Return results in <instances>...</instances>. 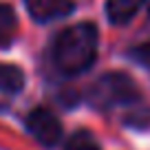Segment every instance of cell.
Returning <instances> with one entry per match:
<instances>
[{
    "instance_id": "cell-3",
    "label": "cell",
    "mask_w": 150,
    "mask_h": 150,
    "mask_svg": "<svg viewBox=\"0 0 150 150\" xmlns=\"http://www.w3.org/2000/svg\"><path fill=\"white\" fill-rule=\"evenodd\" d=\"M27 130L35 137L42 146H55L62 139V124L60 119L47 108H35L27 115Z\"/></svg>"
},
{
    "instance_id": "cell-1",
    "label": "cell",
    "mask_w": 150,
    "mask_h": 150,
    "mask_svg": "<svg viewBox=\"0 0 150 150\" xmlns=\"http://www.w3.org/2000/svg\"><path fill=\"white\" fill-rule=\"evenodd\" d=\"M97 27L80 22L57 33L51 55L55 66L66 75H80L91 69L97 55Z\"/></svg>"
},
{
    "instance_id": "cell-6",
    "label": "cell",
    "mask_w": 150,
    "mask_h": 150,
    "mask_svg": "<svg viewBox=\"0 0 150 150\" xmlns=\"http://www.w3.org/2000/svg\"><path fill=\"white\" fill-rule=\"evenodd\" d=\"M18 33V18L9 5H0V47H9Z\"/></svg>"
},
{
    "instance_id": "cell-7",
    "label": "cell",
    "mask_w": 150,
    "mask_h": 150,
    "mask_svg": "<svg viewBox=\"0 0 150 150\" xmlns=\"http://www.w3.org/2000/svg\"><path fill=\"white\" fill-rule=\"evenodd\" d=\"M24 86V73L13 64L0 62V91L2 93H20Z\"/></svg>"
},
{
    "instance_id": "cell-5",
    "label": "cell",
    "mask_w": 150,
    "mask_h": 150,
    "mask_svg": "<svg viewBox=\"0 0 150 150\" xmlns=\"http://www.w3.org/2000/svg\"><path fill=\"white\" fill-rule=\"evenodd\" d=\"M144 0H106V16L112 24H124L141 9Z\"/></svg>"
},
{
    "instance_id": "cell-8",
    "label": "cell",
    "mask_w": 150,
    "mask_h": 150,
    "mask_svg": "<svg viewBox=\"0 0 150 150\" xmlns=\"http://www.w3.org/2000/svg\"><path fill=\"white\" fill-rule=\"evenodd\" d=\"M64 150H99V144L88 130H77L69 137Z\"/></svg>"
},
{
    "instance_id": "cell-2",
    "label": "cell",
    "mask_w": 150,
    "mask_h": 150,
    "mask_svg": "<svg viewBox=\"0 0 150 150\" xmlns=\"http://www.w3.org/2000/svg\"><path fill=\"white\" fill-rule=\"evenodd\" d=\"M137 99H139V88L126 73H106L91 88V102L102 108L132 104Z\"/></svg>"
},
{
    "instance_id": "cell-10",
    "label": "cell",
    "mask_w": 150,
    "mask_h": 150,
    "mask_svg": "<svg viewBox=\"0 0 150 150\" xmlns=\"http://www.w3.org/2000/svg\"><path fill=\"white\" fill-rule=\"evenodd\" d=\"M148 11H150V5H148Z\"/></svg>"
},
{
    "instance_id": "cell-4",
    "label": "cell",
    "mask_w": 150,
    "mask_h": 150,
    "mask_svg": "<svg viewBox=\"0 0 150 150\" xmlns=\"http://www.w3.org/2000/svg\"><path fill=\"white\" fill-rule=\"evenodd\" d=\"M27 9L38 22H51V20L64 18L73 11L71 0H24Z\"/></svg>"
},
{
    "instance_id": "cell-9",
    "label": "cell",
    "mask_w": 150,
    "mask_h": 150,
    "mask_svg": "<svg viewBox=\"0 0 150 150\" xmlns=\"http://www.w3.org/2000/svg\"><path fill=\"white\" fill-rule=\"evenodd\" d=\"M135 57L141 62V64H148V66H150V42L137 47V49H135Z\"/></svg>"
}]
</instances>
